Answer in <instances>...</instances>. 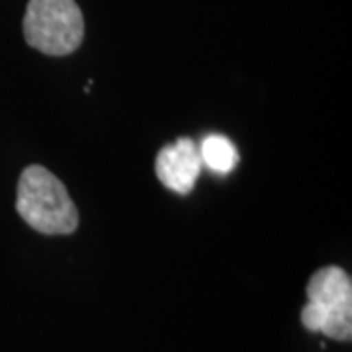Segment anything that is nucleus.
Here are the masks:
<instances>
[{
    "label": "nucleus",
    "mask_w": 352,
    "mask_h": 352,
    "mask_svg": "<svg viewBox=\"0 0 352 352\" xmlns=\"http://www.w3.org/2000/svg\"><path fill=\"white\" fill-rule=\"evenodd\" d=\"M25 43L51 57L71 55L85 38V20L75 0H30L24 16Z\"/></svg>",
    "instance_id": "7ed1b4c3"
},
{
    "label": "nucleus",
    "mask_w": 352,
    "mask_h": 352,
    "mask_svg": "<svg viewBox=\"0 0 352 352\" xmlns=\"http://www.w3.org/2000/svg\"><path fill=\"white\" fill-rule=\"evenodd\" d=\"M303 327L333 340L352 337V282L339 266H325L309 278Z\"/></svg>",
    "instance_id": "f03ea898"
},
{
    "label": "nucleus",
    "mask_w": 352,
    "mask_h": 352,
    "mask_svg": "<svg viewBox=\"0 0 352 352\" xmlns=\"http://www.w3.org/2000/svg\"><path fill=\"white\" fill-rule=\"evenodd\" d=\"M201 159L196 143L188 138L164 145L155 159V175L163 186L176 194H190L201 173Z\"/></svg>",
    "instance_id": "20e7f679"
},
{
    "label": "nucleus",
    "mask_w": 352,
    "mask_h": 352,
    "mask_svg": "<svg viewBox=\"0 0 352 352\" xmlns=\"http://www.w3.org/2000/svg\"><path fill=\"white\" fill-rule=\"evenodd\" d=\"M198 153H200L201 164H206L217 175H229L239 163V153L233 141L219 133H212L201 139Z\"/></svg>",
    "instance_id": "39448f33"
},
{
    "label": "nucleus",
    "mask_w": 352,
    "mask_h": 352,
    "mask_svg": "<svg viewBox=\"0 0 352 352\" xmlns=\"http://www.w3.org/2000/svg\"><path fill=\"white\" fill-rule=\"evenodd\" d=\"M16 212L43 235H69L78 227V210L65 184L41 164H30L18 180Z\"/></svg>",
    "instance_id": "f257e3e1"
}]
</instances>
